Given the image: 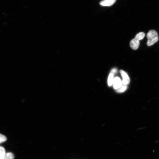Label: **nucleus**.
<instances>
[{
  "mask_svg": "<svg viewBox=\"0 0 159 159\" xmlns=\"http://www.w3.org/2000/svg\"><path fill=\"white\" fill-rule=\"evenodd\" d=\"M113 80V74L110 73L109 75L107 80L108 85L109 86H110L112 85Z\"/></svg>",
  "mask_w": 159,
  "mask_h": 159,
  "instance_id": "nucleus-6",
  "label": "nucleus"
},
{
  "mask_svg": "<svg viewBox=\"0 0 159 159\" xmlns=\"http://www.w3.org/2000/svg\"><path fill=\"white\" fill-rule=\"evenodd\" d=\"M127 85H125L122 84L121 86L117 89V92H122L125 91L127 89Z\"/></svg>",
  "mask_w": 159,
  "mask_h": 159,
  "instance_id": "nucleus-9",
  "label": "nucleus"
},
{
  "mask_svg": "<svg viewBox=\"0 0 159 159\" xmlns=\"http://www.w3.org/2000/svg\"><path fill=\"white\" fill-rule=\"evenodd\" d=\"M145 36V33L143 32H140L138 33L135 38L132 39L130 42V47L133 50H136L139 46V41L142 39Z\"/></svg>",
  "mask_w": 159,
  "mask_h": 159,
  "instance_id": "nucleus-2",
  "label": "nucleus"
},
{
  "mask_svg": "<svg viewBox=\"0 0 159 159\" xmlns=\"http://www.w3.org/2000/svg\"><path fill=\"white\" fill-rule=\"evenodd\" d=\"M7 138L4 135L0 133V144L6 141Z\"/></svg>",
  "mask_w": 159,
  "mask_h": 159,
  "instance_id": "nucleus-10",
  "label": "nucleus"
},
{
  "mask_svg": "<svg viewBox=\"0 0 159 159\" xmlns=\"http://www.w3.org/2000/svg\"><path fill=\"white\" fill-rule=\"evenodd\" d=\"M148 40L147 45L151 46L156 43L158 41L159 37L157 32L154 30H150L147 35Z\"/></svg>",
  "mask_w": 159,
  "mask_h": 159,
  "instance_id": "nucleus-1",
  "label": "nucleus"
},
{
  "mask_svg": "<svg viewBox=\"0 0 159 159\" xmlns=\"http://www.w3.org/2000/svg\"><path fill=\"white\" fill-rule=\"evenodd\" d=\"M113 86L115 89H117L120 88L122 85L120 79L118 77H116L114 79Z\"/></svg>",
  "mask_w": 159,
  "mask_h": 159,
  "instance_id": "nucleus-4",
  "label": "nucleus"
},
{
  "mask_svg": "<svg viewBox=\"0 0 159 159\" xmlns=\"http://www.w3.org/2000/svg\"><path fill=\"white\" fill-rule=\"evenodd\" d=\"M117 70L116 69L114 68L112 70L110 73L114 74V73H116L117 72Z\"/></svg>",
  "mask_w": 159,
  "mask_h": 159,
  "instance_id": "nucleus-11",
  "label": "nucleus"
},
{
  "mask_svg": "<svg viewBox=\"0 0 159 159\" xmlns=\"http://www.w3.org/2000/svg\"><path fill=\"white\" fill-rule=\"evenodd\" d=\"M5 153V150L4 148L3 147L0 146V159H4Z\"/></svg>",
  "mask_w": 159,
  "mask_h": 159,
  "instance_id": "nucleus-8",
  "label": "nucleus"
},
{
  "mask_svg": "<svg viewBox=\"0 0 159 159\" xmlns=\"http://www.w3.org/2000/svg\"><path fill=\"white\" fill-rule=\"evenodd\" d=\"M14 155L12 153L8 152L5 153L4 159H14Z\"/></svg>",
  "mask_w": 159,
  "mask_h": 159,
  "instance_id": "nucleus-7",
  "label": "nucleus"
},
{
  "mask_svg": "<svg viewBox=\"0 0 159 159\" xmlns=\"http://www.w3.org/2000/svg\"><path fill=\"white\" fill-rule=\"evenodd\" d=\"M120 72L122 77V84L125 85L128 84L130 82V79L127 74L122 70H120Z\"/></svg>",
  "mask_w": 159,
  "mask_h": 159,
  "instance_id": "nucleus-3",
  "label": "nucleus"
},
{
  "mask_svg": "<svg viewBox=\"0 0 159 159\" xmlns=\"http://www.w3.org/2000/svg\"><path fill=\"white\" fill-rule=\"evenodd\" d=\"M116 0H104L101 1L100 5L103 6H110L112 5L115 2Z\"/></svg>",
  "mask_w": 159,
  "mask_h": 159,
  "instance_id": "nucleus-5",
  "label": "nucleus"
}]
</instances>
